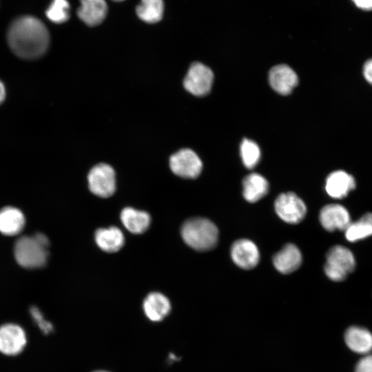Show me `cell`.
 Segmentation results:
<instances>
[{
    "instance_id": "6da1fadb",
    "label": "cell",
    "mask_w": 372,
    "mask_h": 372,
    "mask_svg": "<svg viewBox=\"0 0 372 372\" xmlns=\"http://www.w3.org/2000/svg\"><path fill=\"white\" fill-rule=\"evenodd\" d=\"M7 41L10 48L17 56L28 60L35 59L46 52L50 34L40 19L24 15L11 23L7 32Z\"/></svg>"
},
{
    "instance_id": "7a4b0ae2",
    "label": "cell",
    "mask_w": 372,
    "mask_h": 372,
    "mask_svg": "<svg viewBox=\"0 0 372 372\" xmlns=\"http://www.w3.org/2000/svg\"><path fill=\"white\" fill-rule=\"evenodd\" d=\"M50 242L41 233L20 237L14 247L17 263L26 269H38L45 265L48 258Z\"/></svg>"
},
{
    "instance_id": "3957f363",
    "label": "cell",
    "mask_w": 372,
    "mask_h": 372,
    "mask_svg": "<svg viewBox=\"0 0 372 372\" xmlns=\"http://www.w3.org/2000/svg\"><path fill=\"white\" fill-rule=\"evenodd\" d=\"M181 236L192 249L205 251L214 248L218 239V230L214 223L205 218L186 220L181 228Z\"/></svg>"
},
{
    "instance_id": "277c9868",
    "label": "cell",
    "mask_w": 372,
    "mask_h": 372,
    "mask_svg": "<svg viewBox=\"0 0 372 372\" xmlns=\"http://www.w3.org/2000/svg\"><path fill=\"white\" fill-rule=\"evenodd\" d=\"M355 259L351 251L342 245H335L327 253L324 269L330 280L341 282L355 270Z\"/></svg>"
},
{
    "instance_id": "5b68a950",
    "label": "cell",
    "mask_w": 372,
    "mask_h": 372,
    "mask_svg": "<svg viewBox=\"0 0 372 372\" xmlns=\"http://www.w3.org/2000/svg\"><path fill=\"white\" fill-rule=\"evenodd\" d=\"M90 190L101 198L111 196L116 190V176L114 169L105 163L93 167L87 176Z\"/></svg>"
},
{
    "instance_id": "8992f818",
    "label": "cell",
    "mask_w": 372,
    "mask_h": 372,
    "mask_svg": "<svg viewBox=\"0 0 372 372\" xmlns=\"http://www.w3.org/2000/svg\"><path fill=\"white\" fill-rule=\"evenodd\" d=\"M274 207L278 216L290 224L299 223L307 213L304 201L292 192L280 194L275 200Z\"/></svg>"
},
{
    "instance_id": "52a82bcc",
    "label": "cell",
    "mask_w": 372,
    "mask_h": 372,
    "mask_svg": "<svg viewBox=\"0 0 372 372\" xmlns=\"http://www.w3.org/2000/svg\"><path fill=\"white\" fill-rule=\"evenodd\" d=\"M172 172L184 178H196L202 170L203 164L198 156L190 149H182L169 158Z\"/></svg>"
},
{
    "instance_id": "ba28073f",
    "label": "cell",
    "mask_w": 372,
    "mask_h": 372,
    "mask_svg": "<svg viewBox=\"0 0 372 372\" xmlns=\"http://www.w3.org/2000/svg\"><path fill=\"white\" fill-rule=\"evenodd\" d=\"M214 74L209 68L200 63H193L184 79L183 85L191 94L201 96L211 90Z\"/></svg>"
},
{
    "instance_id": "9c48e42d",
    "label": "cell",
    "mask_w": 372,
    "mask_h": 372,
    "mask_svg": "<svg viewBox=\"0 0 372 372\" xmlns=\"http://www.w3.org/2000/svg\"><path fill=\"white\" fill-rule=\"evenodd\" d=\"M24 330L15 324H6L0 327V352L8 355L21 353L26 345Z\"/></svg>"
},
{
    "instance_id": "30bf717a",
    "label": "cell",
    "mask_w": 372,
    "mask_h": 372,
    "mask_svg": "<svg viewBox=\"0 0 372 372\" xmlns=\"http://www.w3.org/2000/svg\"><path fill=\"white\" fill-rule=\"evenodd\" d=\"M320 222L323 228L329 231H344L351 223L348 210L340 204H329L320 212Z\"/></svg>"
},
{
    "instance_id": "8fae6325",
    "label": "cell",
    "mask_w": 372,
    "mask_h": 372,
    "mask_svg": "<svg viewBox=\"0 0 372 372\" xmlns=\"http://www.w3.org/2000/svg\"><path fill=\"white\" fill-rule=\"evenodd\" d=\"M231 256L234 262L243 269L255 267L260 260L257 246L248 239H240L234 242L231 248Z\"/></svg>"
},
{
    "instance_id": "7c38bea8",
    "label": "cell",
    "mask_w": 372,
    "mask_h": 372,
    "mask_svg": "<svg viewBox=\"0 0 372 372\" xmlns=\"http://www.w3.org/2000/svg\"><path fill=\"white\" fill-rule=\"evenodd\" d=\"M269 81L276 92L286 95L289 94L297 85L298 78L290 67L280 64L271 69L269 74Z\"/></svg>"
},
{
    "instance_id": "4fadbf2b",
    "label": "cell",
    "mask_w": 372,
    "mask_h": 372,
    "mask_svg": "<svg viewBox=\"0 0 372 372\" xmlns=\"http://www.w3.org/2000/svg\"><path fill=\"white\" fill-rule=\"evenodd\" d=\"M356 187L354 177L343 170L331 172L327 178L325 190L333 198L341 199Z\"/></svg>"
},
{
    "instance_id": "5bb4252c",
    "label": "cell",
    "mask_w": 372,
    "mask_h": 372,
    "mask_svg": "<svg viewBox=\"0 0 372 372\" xmlns=\"http://www.w3.org/2000/svg\"><path fill=\"white\" fill-rule=\"evenodd\" d=\"M344 338L348 348L355 353L364 355L372 352V333L364 327H349Z\"/></svg>"
},
{
    "instance_id": "9a60e30c",
    "label": "cell",
    "mask_w": 372,
    "mask_h": 372,
    "mask_svg": "<svg viewBox=\"0 0 372 372\" xmlns=\"http://www.w3.org/2000/svg\"><path fill=\"white\" fill-rule=\"evenodd\" d=\"M107 13V6L105 0H80L77 10L79 18L89 26L101 24Z\"/></svg>"
},
{
    "instance_id": "2e32d148",
    "label": "cell",
    "mask_w": 372,
    "mask_h": 372,
    "mask_svg": "<svg viewBox=\"0 0 372 372\" xmlns=\"http://www.w3.org/2000/svg\"><path fill=\"white\" fill-rule=\"evenodd\" d=\"M302 263V254L293 244H287L273 257V264L280 273L288 274L299 268Z\"/></svg>"
},
{
    "instance_id": "e0dca14e",
    "label": "cell",
    "mask_w": 372,
    "mask_h": 372,
    "mask_svg": "<svg viewBox=\"0 0 372 372\" xmlns=\"http://www.w3.org/2000/svg\"><path fill=\"white\" fill-rule=\"evenodd\" d=\"M171 304L168 298L158 292L147 295L143 302V310L146 316L152 321L162 320L170 311Z\"/></svg>"
},
{
    "instance_id": "ac0fdd59",
    "label": "cell",
    "mask_w": 372,
    "mask_h": 372,
    "mask_svg": "<svg viewBox=\"0 0 372 372\" xmlns=\"http://www.w3.org/2000/svg\"><path fill=\"white\" fill-rule=\"evenodd\" d=\"M94 238L97 246L103 251L108 253L118 251L124 244L123 234L116 227L98 229Z\"/></svg>"
},
{
    "instance_id": "d6986e66",
    "label": "cell",
    "mask_w": 372,
    "mask_h": 372,
    "mask_svg": "<svg viewBox=\"0 0 372 372\" xmlns=\"http://www.w3.org/2000/svg\"><path fill=\"white\" fill-rule=\"evenodd\" d=\"M25 225V217L17 208L5 207L0 210V232L6 236L19 234Z\"/></svg>"
},
{
    "instance_id": "ffe728a7",
    "label": "cell",
    "mask_w": 372,
    "mask_h": 372,
    "mask_svg": "<svg viewBox=\"0 0 372 372\" xmlns=\"http://www.w3.org/2000/svg\"><path fill=\"white\" fill-rule=\"evenodd\" d=\"M121 220L129 231L140 234L148 229L150 224V216L146 211L132 207H125L121 213Z\"/></svg>"
},
{
    "instance_id": "44dd1931",
    "label": "cell",
    "mask_w": 372,
    "mask_h": 372,
    "mask_svg": "<svg viewBox=\"0 0 372 372\" xmlns=\"http://www.w3.org/2000/svg\"><path fill=\"white\" fill-rule=\"evenodd\" d=\"M243 196L246 200L255 203L264 197L269 191L266 178L257 173L247 175L243 180Z\"/></svg>"
},
{
    "instance_id": "7402d4cb",
    "label": "cell",
    "mask_w": 372,
    "mask_h": 372,
    "mask_svg": "<svg viewBox=\"0 0 372 372\" xmlns=\"http://www.w3.org/2000/svg\"><path fill=\"white\" fill-rule=\"evenodd\" d=\"M345 238L354 242L372 236V213L368 212L358 220L351 222L344 230Z\"/></svg>"
},
{
    "instance_id": "603a6c76",
    "label": "cell",
    "mask_w": 372,
    "mask_h": 372,
    "mask_svg": "<svg viewBox=\"0 0 372 372\" xmlns=\"http://www.w3.org/2000/svg\"><path fill=\"white\" fill-rule=\"evenodd\" d=\"M163 0H141L136 8L137 16L148 23L160 21L163 17Z\"/></svg>"
},
{
    "instance_id": "cb8c5ba5",
    "label": "cell",
    "mask_w": 372,
    "mask_h": 372,
    "mask_svg": "<svg viewBox=\"0 0 372 372\" xmlns=\"http://www.w3.org/2000/svg\"><path fill=\"white\" fill-rule=\"evenodd\" d=\"M70 8L67 0H52L45 11V15L52 22L62 23L69 19Z\"/></svg>"
},
{
    "instance_id": "d4e9b609",
    "label": "cell",
    "mask_w": 372,
    "mask_h": 372,
    "mask_svg": "<svg viewBox=\"0 0 372 372\" xmlns=\"http://www.w3.org/2000/svg\"><path fill=\"white\" fill-rule=\"evenodd\" d=\"M240 156L247 168H254L260 160V148L255 142L245 138L240 145Z\"/></svg>"
},
{
    "instance_id": "484cf974",
    "label": "cell",
    "mask_w": 372,
    "mask_h": 372,
    "mask_svg": "<svg viewBox=\"0 0 372 372\" xmlns=\"http://www.w3.org/2000/svg\"><path fill=\"white\" fill-rule=\"evenodd\" d=\"M30 313L34 322L44 334H48L53 331L52 324L45 319L42 313L37 307H31Z\"/></svg>"
},
{
    "instance_id": "4316f807",
    "label": "cell",
    "mask_w": 372,
    "mask_h": 372,
    "mask_svg": "<svg viewBox=\"0 0 372 372\" xmlns=\"http://www.w3.org/2000/svg\"><path fill=\"white\" fill-rule=\"evenodd\" d=\"M354 372H372V353L363 355L357 362Z\"/></svg>"
},
{
    "instance_id": "83f0119b",
    "label": "cell",
    "mask_w": 372,
    "mask_h": 372,
    "mask_svg": "<svg viewBox=\"0 0 372 372\" xmlns=\"http://www.w3.org/2000/svg\"><path fill=\"white\" fill-rule=\"evenodd\" d=\"M362 74L366 81L372 85V59L364 62L362 67Z\"/></svg>"
},
{
    "instance_id": "f1b7e54d",
    "label": "cell",
    "mask_w": 372,
    "mask_h": 372,
    "mask_svg": "<svg viewBox=\"0 0 372 372\" xmlns=\"http://www.w3.org/2000/svg\"><path fill=\"white\" fill-rule=\"evenodd\" d=\"M354 4L364 10H372V0H352Z\"/></svg>"
},
{
    "instance_id": "f546056e",
    "label": "cell",
    "mask_w": 372,
    "mask_h": 372,
    "mask_svg": "<svg viewBox=\"0 0 372 372\" xmlns=\"http://www.w3.org/2000/svg\"><path fill=\"white\" fill-rule=\"evenodd\" d=\"M6 95V87L3 82L0 80V105L5 100Z\"/></svg>"
},
{
    "instance_id": "4dcf8cb0",
    "label": "cell",
    "mask_w": 372,
    "mask_h": 372,
    "mask_svg": "<svg viewBox=\"0 0 372 372\" xmlns=\"http://www.w3.org/2000/svg\"><path fill=\"white\" fill-rule=\"evenodd\" d=\"M94 372H107V371H94Z\"/></svg>"
},
{
    "instance_id": "1f68e13d",
    "label": "cell",
    "mask_w": 372,
    "mask_h": 372,
    "mask_svg": "<svg viewBox=\"0 0 372 372\" xmlns=\"http://www.w3.org/2000/svg\"><path fill=\"white\" fill-rule=\"evenodd\" d=\"M113 1H124V0H113Z\"/></svg>"
}]
</instances>
